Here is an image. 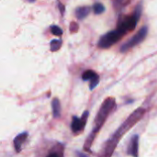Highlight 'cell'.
Listing matches in <instances>:
<instances>
[{"mask_svg":"<svg viewBox=\"0 0 157 157\" xmlns=\"http://www.w3.org/2000/svg\"><path fill=\"white\" fill-rule=\"evenodd\" d=\"M146 109L144 108L136 109L128 118L127 120L118 128V130L112 134V136L104 144L99 156L98 157H111L117 145L119 144L121 139L123 137L125 133H127L134 125H136L145 115Z\"/></svg>","mask_w":157,"mask_h":157,"instance_id":"6da1fadb","label":"cell"},{"mask_svg":"<svg viewBox=\"0 0 157 157\" xmlns=\"http://www.w3.org/2000/svg\"><path fill=\"white\" fill-rule=\"evenodd\" d=\"M116 109V99L112 97L107 98L102 105L100 106V109L94 120V124L92 127V131L89 134V136L86 138V143L84 144V150L86 152L91 153V146L94 143V140L96 139L98 133L101 130L102 126L105 124L107 119L109 117L111 112Z\"/></svg>","mask_w":157,"mask_h":157,"instance_id":"7a4b0ae2","label":"cell"},{"mask_svg":"<svg viewBox=\"0 0 157 157\" xmlns=\"http://www.w3.org/2000/svg\"><path fill=\"white\" fill-rule=\"evenodd\" d=\"M142 12H143V6H142V4H138L133 11L132 15L120 17L118 26H117V29L119 31H121L123 35L130 30H133L137 25L138 20L140 19V17L142 16Z\"/></svg>","mask_w":157,"mask_h":157,"instance_id":"3957f363","label":"cell"},{"mask_svg":"<svg viewBox=\"0 0 157 157\" xmlns=\"http://www.w3.org/2000/svg\"><path fill=\"white\" fill-rule=\"evenodd\" d=\"M122 36H123V34L121 31H119L118 29L109 31V32L106 33L105 35L101 36V38L98 40V45L101 49H108V48L111 47L112 45H114L117 41H119Z\"/></svg>","mask_w":157,"mask_h":157,"instance_id":"277c9868","label":"cell"},{"mask_svg":"<svg viewBox=\"0 0 157 157\" xmlns=\"http://www.w3.org/2000/svg\"><path fill=\"white\" fill-rule=\"evenodd\" d=\"M148 33V28L146 26L143 27L132 38H131L128 41H126L121 47V52H125L127 51H129L130 49L135 47L136 45L140 44L147 36Z\"/></svg>","mask_w":157,"mask_h":157,"instance_id":"5b68a950","label":"cell"},{"mask_svg":"<svg viewBox=\"0 0 157 157\" xmlns=\"http://www.w3.org/2000/svg\"><path fill=\"white\" fill-rule=\"evenodd\" d=\"M89 117L88 110H85L81 117L73 116L72 117V122H71V130L74 134L77 135L80 132H83L85 130V127L86 125L87 119Z\"/></svg>","mask_w":157,"mask_h":157,"instance_id":"8992f818","label":"cell"},{"mask_svg":"<svg viewBox=\"0 0 157 157\" xmlns=\"http://www.w3.org/2000/svg\"><path fill=\"white\" fill-rule=\"evenodd\" d=\"M84 81H89V89L94 90L99 83V75L93 70H86L82 75Z\"/></svg>","mask_w":157,"mask_h":157,"instance_id":"52a82bcc","label":"cell"},{"mask_svg":"<svg viewBox=\"0 0 157 157\" xmlns=\"http://www.w3.org/2000/svg\"><path fill=\"white\" fill-rule=\"evenodd\" d=\"M127 155L132 157H139V135L134 134L130 139L127 147Z\"/></svg>","mask_w":157,"mask_h":157,"instance_id":"ba28073f","label":"cell"},{"mask_svg":"<svg viewBox=\"0 0 157 157\" xmlns=\"http://www.w3.org/2000/svg\"><path fill=\"white\" fill-rule=\"evenodd\" d=\"M28 136H29V133L28 132H20L18 135H17L14 140H13V144H14V148L16 150V153H20L21 152V149H22V145L24 144V143L27 141L28 139Z\"/></svg>","mask_w":157,"mask_h":157,"instance_id":"9c48e42d","label":"cell"},{"mask_svg":"<svg viewBox=\"0 0 157 157\" xmlns=\"http://www.w3.org/2000/svg\"><path fill=\"white\" fill-rule=\"evenodd\" d=\"M63 144H57L47 153L45 157H63Z\"/></svg>","mask_w":157,"mask_h":157,"instance_id":"30bf717a","label":"cell"},{"mask_svg":"<svg viewBox=\"0 0 157 157\" xmlns=\"http://www.w3.org/2000/svg\"><path fill=\"white\" fill-rule=\"evenodd\" d=\"M52 116L54 119H58L61 116L62 112V107H61V102L59 98H54L52 101Z\"/></svg>","mask_w":157,"mask_h":157,"instance_id":"8fae6325","label":"cell"},{"mask_svg":"<svg viewBox=\"0 0 157 157\" xmlns=\"http://www.w3.org/2000/svg\"><path fill=\"white\" fill-rule=\"evenodd\" d=\"M90 12V8L88 6H79L75 10V16L78 19H84L86 18Z\"/></svg>","mask_w":157,"mask_h":157,"instance_id":"7c38bea8","label":"cell"},{"mask_svg":"<svg viewBox=\"0 0 157 157\" xmlns=\"http://www.w3.org/2000/svg\"><path fill=\"white\" fill-rule=\"evenodd\" d=\"M62 43H63V40H62L61 39L52 40L50 42V49H51V52H57V51L62 47Z\"/></svg>","mask_w":157,"mask_h":157,"instance_id":"4fadbf2b","label":"cell"},{"mask_svg":"<svg viewBox=\"0 0 157 157\" xmlns=\"http://www.w3.org/2000/svg\"><path fill=\"white\" fill-rule=\"evenodd\" d=\"M93 9H94L95 14L99 15V14H102L105 11V6L101 3H96L93 6Z\"/></svg>","mask_w":157,"mask_h":157,"instance_id":"5bb4252c","label":"cell"},{"mask_svg":"<svg viewBox=\"0 0 157 157\" xmlns=\"http://www.w3.org/2000/svg\"><path fill=\"white\" fill-rule=\"evenodd\" d=\"M51 31L53 35L55 36H62L63 35V30L62 29L59 27V26H56V25H52L51 26Z\"/></svg>","mask_w":157,"mask_h":157,"instance_id":"9a60e30c","label":"cell"},{"mask_svg":"<svg viewBox=\"0 0 157 157\" xmlns=\"http://www.w3.org/2000/svg\"><path fill=\"white\" fill-rule=\"evenodd\" d=\"M78 29H79V26H78V24L76 22H72L70 24V30H71L72 33L73 32H77Z\"/></svg>","mask_w":157,"mask_h":157,"instance_id":"2e32d148","label":"cell"},{"mask_svg":"<svg viewBox=\"0 0 157 157\" xmlns=\"http://www.w3.org/2000/svg\"><path fill=\"white\" fill-rule=\"evenodd\" d=\"M75 155H76L77 157H88V155H85V154H83V153H81L79 151H75Z\"/></svg>","mask_w":157,"mask_h":157,"instance_id":"e0dca14e","label":"cell"},{"mask_svg":"<svg viewBox=\"0 0 157 157\" xmlns=\"http://www.w3.org/2000/svg\"><path fill=\"white\" fill-rule=\"evenodd\" d=\"M114 1V6H115V7H120L121 6V2L123 1V0H113Z\"/></svg>","mask_w":157,"mask_h":157,"instance_id":"ac0fdd59","label":"cell"},{"mask_svg":"<svg viewBox=\"0 0 157 157\" xmlns=\"http://www.w3.org/2000/svg\"><path fill=\"white\" fill-rule=\"evenodd\" d=\"M28 1H29V2H30V3H33V2H34L35 0H28Z\"/></svg>","mask_w":157,"mask_h":157,"instance_id":"d6986e66","label":"cell"}]
</instances>
